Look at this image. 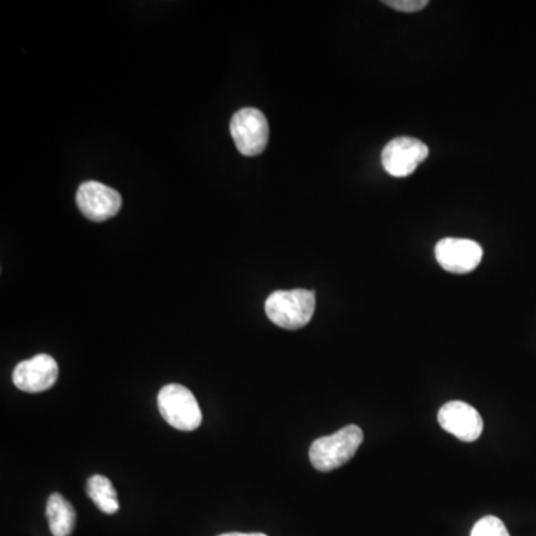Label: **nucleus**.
<instances>
[{"instance_id":"f8f14e48","label":"nucleus","mask_w":536,"mask_h":536,"mask_svg":"<svg viewBox=\"0 0 536 536\" xmlns=\"http://www.w3.org/2000/svg\"><path fill=\"white\" fill-rule=\"evenodd\" d=\"M471 536H511L504 522L495 516H486L478 520L472 528Z\"/></svg>"},{"instance_id":"4468645a","label":"nucleus","mask_w":536,"mask_h":536,"mask_svg":"<svg viewBox=\"0 0 536 536\" xmlns=\"http://www.w3.org/2000/svg\"><path fill=\"white\" fill-rule=\"evenodd\" d=\"M219 536H267L264 534H240V532H231V534H222Z\"/></svg>"},{"instance_id":"f257e3e1","label":"nucleus","mask_w":536,"mask_h":536,"mask_svg":"<svg viewBox=\"0 0 536 536\" xmlns=\"http://www.w3.org/2000/svg\"><path fill=\"white\" fill-rule=\"evenodd\" d=\"M362 441L364 432L359 426H346L333 435L313 441L309 452L310 462L318 471H334L346 465L356 455Z\"/></svg>"},{"instance_id":"f03ea898","label":"nucleus","mask_w":536,"mask_h":536,"mask_svg":"<svg viewBox=\"0 0 536 536\" xmlns=\"http://www.w3.org/2000/svg\"><path fill=\"white\" fill-rule=\"evenodd\" d=\"M315 309V292L306 289L276 291L266 301L268 319L283 330L306 327L312 321Z\"/></svg>"},{"instance_id":"20e7f679","label":"nucleus","mask_w":536,"mask_h":536,"mask_svg":"<svg viewBox=\"0 0 536 536\" xmlns=\"http://www.w3.org/2000/svg\"><path fill=\"white\" fill-rule=\"evenodd\" d=\"M231 136L240 154L246 157L260 155L267 148L270 127L266 115L255 108H243L231 118Z\"/></svg>"},{"instance_id":"0eeeda50","label":"nucleus","mask_w":536,"mask_h":536,"mask_svg":"<svg viewBox=\"0 0 536 536\" xmlns=\"http://www.w3.org/2000/svg\"><path fill=\"white\" fill-rule=\"evenodd\" d=\"M57 377H59V365L56 359L41 353L35 358L20 362L12 373V382L20 391L38 394L53 388Z\"/></svg>"},{"instance_id":"1a4fd4ad","label":"nucleus","mask_w":536,"mask_h":536,"mask_svg":"<svg viewBox=\"0 0 536 536\" xmlns=\"http://www.w3.org/2000/svg\"><path fill=\"white\" fill-rule=\"evenodd\" d=\"M438 422L441 428L458 440L472 443L480 438L483 432V419L472 405L464 401H450L440 408Z\"/></svg>"},{"instance_id":"9b49d317","label":"nucleus","mask_w":536,"mask_h":536,"mask_svg":"<svg viewBox=\"0 0 536 536\" xmlns=\"http://www.w3.org/2000/svg\"><path fill=\"white\" fill-rule=\"evenodd\" d=\"M87 493L97 508L105 514H115L120 510L117 490L105 475H93L88 480Z\"/></svg>"},{"instance_id":"7ed1b4c3","label":"nucleus","mask_w":536,"mask_h":536,"mask_svg":"<svg viewBox=\"0 0 536 536\" xmlns=\"http://www.w3.org/2000/svg\"><path fill=\"white\" fill-rule=\"evenodd\" d=\"M158 410L172 428L194 431L201 425L199 402L190 389L182 385H167L158 394Z\"/></svg>"},{"instance_id":"6e6552de","label":"nucleus","mask_w":536,"mask_h":536,"mask_svg":"<svg viewBox=\"0 0 536 536\" xmlns=\"http://www.w3.org/2000/svg\"><path fill=\"white\" fill-rule=\"evenodd\" d=\"M435 257L449 273L467 274L480 266L483 248L474 240L447 237L435 246Z\"/></svg>"},{"instance_id":"ddd939ff","label":"nucleus","mask_w":536,"mask_h":536,"mask_svg":"<svg viewBox=\"0 0 536 536\" xmlns=\"http://www.w3.org/2000/svg\"><path fill=\"white\" fill-rule=\"evenodd\" d=\"M428 3V0H386L385 5L401 12H417L426 8Z\"/></svg>"},{"instance_id":"9d476101","label":"nucleus","mask_w":536,"mask_h":536,"mask_svg":"<svg viewBox=\"0 0 536 536\" xmlns=\"http://www.w3.org/2000/svg\"><path fill=\"white\" fill-rule=\"evenodd\" d=\"M47 519L53 536H70L76 525L73 505L60 493H53L47 502Z\"/></svg>"},{"instance_id":"39448f33","label":"nucleus","mask_w":536,"mask_h":536,"mask_svg":"<svg viewBox=\"0 0 536 536\" xmlns=\"http://www.w3.org/2000/svg\"><path fill=\"white\" fill-rule=\"evenodd\" d=\"M429 148L414 137H395L382 152V164L394 178H405L428 158Z\"/></svg>"},{"instance_id":"423d86ee","label":"nucleus","mask_w":536,"mask_h":536,"mask_svg":"<svg viewBox=\"0 0 536 536\" xmlns=\"http://www.w3.org/2000/svg\"><path fill=\"white\" fill-rule=\"evenodd\" d=\"M76 203L85 218L94 222L108 221L121 209V194L96 181L84 182L76 193Z\"/></svg>"}]
</instances>
